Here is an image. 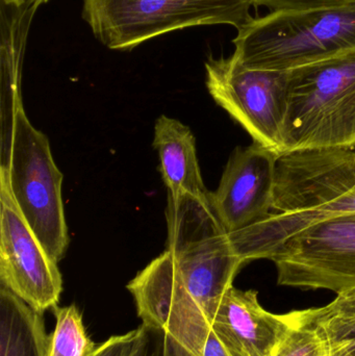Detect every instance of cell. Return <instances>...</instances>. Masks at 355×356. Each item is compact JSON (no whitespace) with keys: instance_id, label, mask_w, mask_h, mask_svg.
I'll use <instances>...</instances> for the list:
<instances>
[{"instance_id":"e0dca14e","label":"cell","mask_w":355,"mask_h":356,"mask_svg":"<svg viewBox=\"0 0 355 356\" xmlns=\"http://www.w3.org/2000/svg\"><path fill=\"white\" fill-rule=\"evenodd\" d=\"M304 311L322 332L327 356H355V316L321 315L316 309Z\"/></svg>"},{"instance_id":"277c9868","label":"cell","mask_w":355,"mask_h":356,"mask_svg":"<svg viewBox=\"0 0 355 356\" xmlns=\"http://www.w3.org/2000/svg\"><path fill=\"white\" fill-rule=\"evenodd\" d=\"M285 142L286 152L355 149V51L289 71Z\"/></svg>"},{"instance_id":"4fadbf2b","label":"cell","mask_w":355,"mask_h":356,"mask_svg":"<svg viewBox=\"0 0 355 356\" xmlns=\"http://www.w3.org/2000/svg\"><path fill=\"white\" fill-rule=\"evenodd\" d=\"M39 4L28 0L20 6L1 1V108L0 121L23 108L21 74L31 21Z\"/></svg>"},{"instance_id":"9c48e42d","label":"cell","mask_w":355,"mask_h":356,"mask_svg":"<svg viewBox=\"0 0 355 356\" xmlns=\"http://www.w3.org/2000/svg\"><path fill=\"white\" fill-rule=\"evenodd\" d=\"M0 280L27 305L44 314L63 291L58 263L48 254L0 178Z\"/></svg>"},{"instance_id":"44dd1931","label":"cell","mask_w":355,"mask_h":356,"mask_svg":"<svg viewBox=\"0 0 355 356\" xmlns=\"http://www.w3.org/2000/svg\"><path fill=\"white\" fill-rule=\"evenodd\" d=\"M321 315L355 316V289L338 294L335 300L316 309Z\"/></svg>"},{"instance_id":"7c38bea8","label":"cell","mask_w":355,"mask_h":356,"mask_svg":"<svg viewBox=\"0 0 355 356\" xmlns=\"http://www.w3.org/2000/svg\"><path fill=\"white\" fill-rule=\"evenodd\" d=\"M154 149L160 158V172L168 196H200L204 186L191 129L177 119L162 115L154 125Z\"/></svg>"},{"instance_id":"2e32d148","label":"cell","mask_w":355,"mask_h":356,"mask_svg":"<svg viewBox=\"0 0 355 356\" xmlns=\"http://www.w3.org/2000/svg\"><path fill=\"white\" fill-rule=\"evenodd\" d=\"M293 323L273 356H327L324 336L306 311L292 312Z\"/></svg>"},{"instance_id":"9a60e30c","label":"cell","mask_w":355,"mask_h":356,"mask_svg":"<svg viewBox=\"0 0 355 356\" xmlns=\"http://www.w3.org/2000/svg\"><path fill=\"white\" fill-rule=\"evenodd\" d=\"M56 328L49 334L46 356H92L95 343L88 336L83 316L76 305L53 309Z\"/></svg>"},{"instance_id":"30bf717a","label":"cell","mask_w":355,"mask_h":356,"mask_svg":"<svg viewBox=\"0 0 355 356\" xmlns=\"http://www.w3.org/2000/svg\"><path fill=\"white\" fill-rule=\"evenodd\" d=\"M277 156L256 142L231 152L218 188L210 192L227 234L252 227L272 213Z\"/></svg>"},{"instance_id":"5b68a950","label":"cell","mask_w":355,"mask_h":356,"mask_svg":"<svg viewBox=\"0 0 355 356\" xmlns=\"http://www.w3.org/2000/svg\"><path fill=\"white\" fill-rule=\"evenodd\" d=\"M167 249L185 290L208 322L244 265L213 207L210 192L167 199Z\"/></svg>"},{"instance_id":"52a82bcc","label":"cell","mask_w":355,"mask_h":356,"mask_svg":"<svg viewBox=\"0 0 355 356\" xmlns=\"http://www.w3.org/2000/svg\"><path fill=\"white\" fill-rule=\"evenodd\" d=\"M206 88L218 106L254 139L277 156L286 152L289 71L244 66L233 54L208 58Z\"/></svg>"},{"instance_id":"5bb4252c","label":"cell","mask_w":355,"mask_h":356,"mask_svg":"<svg viewBox=\"0 0 355 356\" xmlns=\"http://www.w3.org/2000/svg\"><path fill=\"white\" fill-rule=\"evenodd\" d=\"M48 344L43 314L0 286V356H46Z\"/></svg>"},{"instance_id":"6da1fadb","label":"cell","mask_w":355,"mask_h":356,"mask_svg":"<svg viewBox=\"0 0 355 356\" xmlns=\"http://www.w3.org/2000/svg\"><path fill=\"white\" fill-rule=\"evenodd\" d=\"M347 215H355L354 150H295L277 156L272 213L229 236L246 264L267 259L273 249L313 224Z\"/></svg>"},{"instance_id":"7402d4cb","label":"cell","mask_w":355,"mask_h":356,"mask_svg":"<svg viewBox=\"0 0 355 356\" xmlns=\"http://www.w3.org/2000/svg\"><path fill=\"white\" fill-rule=\"evenodd\" d=\"M1 1L6 4H10V6H20L26 3L28 0H1Z\"/></svg>"},{"instance_id":"7a4b0ae2","label":"cell","mask_w":355,"mask_h":356,"mask_svg":"<svg viewBox=\"0 0 355 356\" xmlns=\"http://www.w3.org/2000/svg\"><path fill=\"white\" fill-rule=\"evenodd\" d=\"M233 43L247 68L285 72L355 51V3L271 10Z\"/></svg>"},{"instance_id":"8992f818","label":"cell","mask_w":355,"mask_h":356,"mask_svg":"<svg viewBox=\"0 0 355 356\" xmlns=\"http://www.w3.org/2000/svg\"><path fill=\"white\" fill-rule=\"evenodd\" d=\"M83 18L96 39L129 50L188 27L249 24L254 0H83Z\"/></svg>"},{"instance_id":"ba28073f","label":"cell","mask_w":355,"mask_h":356,"mask_svg":"<svg viewBox=\"0 0 355 356\" xmlns=\"http://www.w3.org/2000/svg\"><path fill=\"white\" fill-rule=\"evenodd\" d=\"M281 286L329 290L355 289V215L313 224L269 253Z\"/></svg>"},{"instance_id":"603a6c76","label":"cell","mask_w":355,"mask_h":356,"mask_svg":"<svg viewBox=\"0 0 355 356\" xmlns=\"http://www.w3.org/2000/svg\"><path fill=\"white\" fill-rule=\"evenodd\" d=\"M31 1L35 2V3L39 4V6H41V4L46 3V2L49 1V0H31Z\"/></svg>"},{"instance_id":"d6986e66","label":"cell","mask_w":355,"mask_h":356,"mask_svg":"<svg viewBox=\"0 0 355 356\" xmlns=\"http://www.w3.org/2000/svg\"><path fill=\"white\" fill-rule=\"evenodd\" d=\"M141 338L133 356H165L166 332L160 328L142 324Z\"/></svg>"},{"instance_id":"8fae6325","label":"cell","mask_w":355,"mask_h":356,"mask_svg":"<svg viewBox=\"0 0 355 356\" xmlns=\"http://www.w3.org/2000/svg\"><path fill=\"white\" fill-rule=\"evenodd\" d=\"M258 293L231 286L223 295L210 327L233 356H273L293 323L291 313L275 315L258 302Z\"/></svg>"},{"instance_id":"ac0fdd59","label":"cell","mask_w":355,"mask_h":356,"mask_svg":"<svg viewBox=\"0 0 355 356\" xmlns=\"http://www.w3.org/2000/svg\"><path fill=\"white\" fill-rule=\"evenodd\" d=\"M141 338V328L115 336L97 346L92 356H133Z\"/></svg>"},{"instance_id":"ffe728a7","label":"cell","mask_w":355,"mask_h":356,"mask_svg":"<svg viewBox=\"0 0 355 356\" xmlns=\"http://www.w3.org/2000/svg\"><path fill=\"white\" fill-rule=\"evenodd\" d=\"M254 6H265L271 10L319 8L355 3V0H254Z\"/></svg>"},{"instance_id":"3957f363","label":"cell","mask_w":355,"mask_h":356,"mask_svg":"<svg viewBox=\"0 0 355 356\" xmlns=\"http://www.w3.org/2000/svg\"><path fill=\"white\" fill-rule=\"evenodd\" d=\"M0 178L48 254L58 263L69 246L62 199L63 175L49 141L20 108L0 124Z\"/></svg>"}]
</instances>
